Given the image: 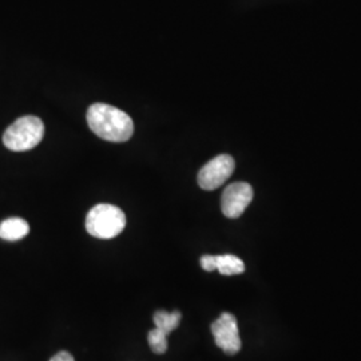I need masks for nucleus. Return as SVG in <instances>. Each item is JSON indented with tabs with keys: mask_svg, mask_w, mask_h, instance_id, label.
Segmentation results:
<instances>
[{
	"mask_svg": "<svg viewBox=\"0 0 361 361\" xmlns=\"http://www.w3.org/2000/svg\"><path fill=\"white\" fill-rule=\"evenodd\" d=\"M235 162L231 155L221 154L209 161L198 173V185L204 190H216L232 176Z\"/></svg>",
	"mask_w": 361,
	"mask_h": 361,
	"instance_id": "4",
	"label": "nucleus"
},
{
	"mask_svg": "<svg viewBox=\"0 0 361 361\" xmlns=\"http://www.w3.org/2000/svg\"><path fill=\"white\" fill-rule=\"evenodd\" d=\"M87 123L99 138L109 142H126L134 134V122L129 114L110 104H91Z\"/></svg>",
	"mask_w": 361,
	"mask_h": 361,
	"instance_id": "1",
	"label": "nucleus"
},
{
	"mask_svg": "<svg viewBox=\"0 0 361 361\" xmlns=\"http://www.w3.org/2000/svg\"><path fill=\"white\" fill-rule=\"evenodd\" d=\"M126 226L125 213L114 205L99 204L92 207L86 217V231L101 240L114 238Z\"/></svg>",
	"mask_w": 361,
	"mask_h": 361,
	"instance_id": "3",
	"label": "nucleus"
},
{
	"mask_svg": "<svg viewBox=\"0 0 361 361\" xmlns=\"http://www.w3.org/2000/svg\"><path fill=\"white\" fill-rule=\"evenodd\" d=\"M253 200V189L246 182L229 185L221 198V209L225 217L238 219Z\"/></svg>",
	"mask_w": 361,
	"mask_h": 361,
	"instance_id": "6",
	"label": "nucleus"
},
{
	"mask_svg": "<svg viewBox=\"0 0 361 361\" xmlns=\"http://www.w3.org/2000/svg\"><path fill=\"white\" fill-rule=\"evenodd\" d=\"M30 233V225L23 219H4L0 222V238L6 241H19Z\"/></svg>",
	"mask_w": 361,
	"mask_h": 361,
	"instance_id": "7",
	"label": "nucleus"
},
{
	"mask_svg": "<svg viewBox=\"0 0 361 361\" xmlns=\"http://www.w3.org/2000/svg\"><path fill=\"white\" fill-rule=\"evenodd\" d=\"M50 361H75L74 360V357H73V355H70L68 352H66V350H61L59 353H56L54 357H52Z\"/></svg>",
	"mask_w": 361,
	"mask_h": 361,
	"instance_id": "12",
	"label": "nucleus"
},
{
	"mask_svg": "<svg viewBox=\"0 0 361 361\" xmlns=\"http://www.w3.org/2000/svg\"><path fill=\"white\" fill-rule=\"evenodd\" d=\"M147 340H149L150 348L154 353L162 355L168 350V335L164 334L162 331H159L157 328L150 331L149 336H147Z\"/></svg>",
	"mask_w": 361,
	"mask_h": 361,
	"instance_id": "10",
	"label": "nucleus"
},
{
	"mask_svg": "<svg viewBox=\"0 0 361 361\" xmlns=\"http://www.w3.org/2000/svg\"><path fill=\"white\" fill-rule=\"evenodd\" d=\"M216 271H219L224 276L241 274L245 271V265L243 259L233 255H221L216 256Z\"/></svg>",
	"mask_w": 361,
	"mask_h": 361,
	"instance_id": "8",
	"label": "nucleus"
},
{
	"mask_svg": "<svg viewBox=\"0 0 361 361\" xmlns=\"http://www.w3.org/2000/svg\"><path fill=\"white\" fill-rule=\"evenodd\" d=\"M201 267H202L204 271H216V256H210V255L202 256L201 257Z\"/></svg>",
	"mask_w": 361,
	"mask_h": 361,
	"instance_id": "11",
	"label": "nucleus"
},
{
	"mask_svg": "<svg viewBox=\"0 0 361 361\" xmlns=\"http://www.w3.org/2000/svg\"><path fill=\"white\" fill-rule=\"evenodd\" d=\"M44 135V123L38 116L16 119L3 134V143L13 152H27L37 147Z\"/></svg>",
	"mask_w": 361,
	"mask_h": 361,
	"instance_id": "2",
	"label": "nucleus"
},
{
	"mask_svg": "<svg viewBox=\"0 0 361 361\" xmlns=\"http://www.w3.org/2000/svg\"><path fill=\"white\" fill-rule=\"evenodd\" d=\"M212 334L214 336L217 347L226 355H235L241 349V337L238 332L237 319L231 313H222L212 324Z\"/></svg>",
	"mask_w": 361,
	"mask_h": 361,
	"instance_id": "5",
	"label": "nucleus"
},
{
	"mask_svg": "<svg viewBox=\"0 0 361 361\" xmlns=\"http://www.w3.org/2000/svg\"><path fill=\"white\" fill-rule=\"evenodd\" d=\"M180 319H182V316L178 310H174L171 313H168L166 310H158V312H155L154 317H153L155 328L162 331L168 336L180 325Z\"/></svg>",
	"mask_w": 361,
	"mask_h": 361,
	"instance_id": "9",
	"label": "nucleus"
}]
</instances>
